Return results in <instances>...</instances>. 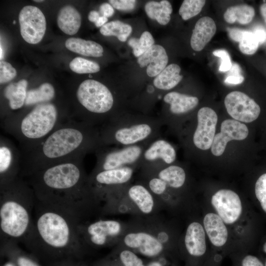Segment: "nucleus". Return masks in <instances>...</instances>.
Listing matches in <instances>:
<instances>
[{
    "label": "nucleus",
    "mask_w": 266,
    "mask_h": 266,
    "mask_svg": "<svg viewBox=\"0 0 266 266\" xmlns=\"http://www.w3.org/2000/svg\"><path fill=\"white\" fill-rule=\"evenodd\" d=\"M21 154L14 143L3 135L0 137V190H2L19 176Z\"/></svg>",
    "instance_id": "nucleus-14"
},
{
    "label": "nucleus",
    "mask_w": 266,
    "mask_h": 266,
    "mask_svg": "<svg viewBox=\"0 0 266 266\" xmlns=\"http://www.w3.org/2000/svg\"><path fill=\"white\" fill-rule=\"evenodd\" d=\"M21 34L25 41L35 44L43 37L46 29L45 17L38 7L24 6L19 14Z\"/></svg>",
    "instance_id": "nucleus-16"
},
{
    "label": "nucleus",
    "mask_w": 266,
    "mask_h": 266,
    "mask_svg": "<svg viewBox=\"0 0 266 266\" xmlns=\"http://www.w3.org/2000/svg\"><path fill=\"white\" fill-rule=\"evenodd\" d=\"M70 115L60 112L51 101L36 104L28 112L11 114L0 120L1 126L19 143L21 152L38 144Z\"/></svg>",
    "instance_id": "nucleus-4"
},
{
    "label": "nucleus",
    "mask_w": 266,
    "mask_h": 266,
    "mask_svg": "<svg viewBox=\"0 0 266 266\" xmlns=\"http://www.w3.org/2000/svg\"><path fill=\"white\" fill-rule=\"evenodd\" d=\"M100 212L102 215L132 213L141 216H152L161 203L141 182L122 187L105 198Z\"/></svg>",
    "instance_id": "nucleus-8"
},
{
    "label": "nucleus",
    "mask_w": 266,
    "mask_h": 266,
    "mask_svg": "<svg viewBox=\"0 0 266 266\" xmlns=\"http://www.w3.org/2000/svg\"><path fill=\"white\" fill-rule=\"evenodd\" d=\"M34 1H36V2H42V1H43V0H34Z\"/></svg>",
    "instance_id": "nucleus-57"
},
{
    "label": "nucleus",
    "mask_w": 266,
    "mask_h": 266,
    "mask_svg": "<svg viewBox=\"0 0 266 266\" xmlns=\"http://www.w3.org/2000/svg\"><path fill=\"white\" fill-rule=\"evenodd\" d=\"M168 58L166 50L160 45L154 44L139 57L137 62L140 67L147 66L150 77L157 76L166 66Z\"/></svg>",
    "instance_id": "nucleus-20"
},
{
    "label": "nucleus",
    "mask_w": 266,
    "mask_h": 266,
    "mask_svg": "<svg viewBox=\"0 0 266 266\" xmlns=\"http://www.w3.org/2000/svg\"><path fill=\"white\" fill-rule=\"evenodd\" d=\"M224 103L228 114L239 122H253L259 118L261 114L259 104L241 92L229 93L225 98Z\"/></svg>",
    "instance_id": "nucleus-15"
},
{
    "label": "nucleus",
    "mask_w": 266,
    "mask_h": 266,
    "mask_svg": "<svg viewBox=\"0 0 266 266\" xmlns=\"http://www.w3.org/2000/svg\"><path fill=\"white\" fill-rule=\"evenodd\" d=\"M144 9L147 15L150 19L156 20L162 25H166L170 20L172 7L168 0L149 1L145 4Z\"/></svg>",
    "instance_id": "nucleus-31"
},
{
    "label": "nucleus",
    "mask_w": 266,
    "mask_h": 266,
    "mask_svg": "<svg viewBox=\"0 0 266 266\" xmlns=\"http://www.w3.org/2000/svg\"><path fill=\"white\" fill-rule=\"evenodd\" d=\"M0 61H1V59L3 58V55H4V53H3V49L1 47V45H0Z\"/></svg>",
    "instance_id": "nucleus-55"
},
{
    "label": "nucleus",
    "mask_w": 266,
    "mask_h": 266,
    "mask_svg": "<svg viewBox=\"0 0 266 266\" xmlns=\"http://www.w3.org/2000/svg\"><path fill=\"white\" fill-rule=\"evenodd\" d=\"M184 245L188 255L192 258H198L204 255L206 251L205 234L200 223L193 222L188 226Z\"/></svg>",
    "instance_id": "nucleus-22"
},
{
    "label": "nucleus",
    "mask_w": 266,
    "mask_h": 266,
    "mask_svg": "<svg viewBox=\"0 0 266 266\" xmlns=\"http://www.w3.org/2000/svg\"><path fill=\"white\" fill-rule=\"evenodd\" d=\"M34 212L32 227L22 241L32 253L53 261L83 259L87 252L78 233V220L36 200Z\"/></svg>",
    "instance_id": "nucleus-3"
},
{
    "label": "nucleus",
    "mask_w": 266,
    "mask_h": 266,
    "mask_svg": "<svg viewBox=\"0 0 266 266\" xmlns=\"http://www.w3.org/2000/svg\"><path fill=\"white\" fill-rule=\"evenodd\" d=\"M17 75V71L12 65L5 61L0 62V83L3 84L11 81Z\"/></svg>",
    "instance_id": "nucleus-40"
},
{
    "label": "nucleus",
    "mask_w": 266,
    "mask_h": 266,
    "mask_svg": "<svg viewBox=\"0 0 266 266\" xmlns=\"http://www.w3.org/2000/svg\"><path fill=\"white\" fill-rule=\"evenodd\" d=\"M108 21V18L100 16L97 21L95 23V25L97 27H101L104 25Z\"/></svg>",
    "instance_id": "nucleus-52"
},
{
    "label": "nucleus",
    "mask_w": 266,
    "mask_h": 266,
    "mask_svg": "<svg viewBox=\"0 0 266 266\" xmlns=\"http://www.w3.org/2000/svg\"><path fill=\"white\" fill-rule=\"evenodd\" d=\"M71 70L79 74L96 73L100 71L99 65L94 61L81 58L76 57L69 63Z\"/></svg>",
    "instance_id": "nucleus-36"
},
{
    "label": "nucleus",
    "mask_w": 266,
    "mask_h": 266,
    "mask_svg": "<svg viewBox=\"0 0 266 266\" xmlns=\"http://www.w3.org/2000/svg\"><path fill=\"white\" fill-rule=\"evenodd\" d=\"M259 41L254 33L245 31L243 38L239 43L240 51L246 55H253L257 51Z\"/></svg>",
    "instance_id": "nucleus-38"
},
{
    "label": "nucleus",
    "mask_w": 266,
    "mask_h": 266,
    "mask_svg": "<svg viewBox=\"0 0 266 266\" xmlns=\"http://www.w3.org/2000/svg\"><path fill=\"white\" fill-rule=\"evenodd\" d=\"M168 261L166 258L152 259L146 263V266H168Z\"/></svg>",
    "instance_id": "nucleus-48"
},
{
    "label": "nucleus",
    "mask_w": 266,
    "mask_h": 266,
    "mask_svg": "<svg viewBox=\"0 0 266 266\" xmlns=\"http://www.w3.org/2000/svg\"><path fill=\"white\" fill-rule=\"evenodd\" d=\"M28 82L21 79L17 82L8 84L3 91V96L8 100L11 110H17L25 105L27 92Z\"/></svg>",
    "instance_id": "nucleus-28"
},
{
    "label": "nucleus",
    "mask_w": 266,
    "mask_h": 266,
    "mask_svg": "<svg viewBox=\"0 0 266 266\" xmlns=\"http://www.w3.org/2000/svg\"><path fill=\"white\" fill-rule=\"evenodd\" d=\"M263 250H264V252L266 253V242H265V243L264 245ZM264 266H266V261H265Z\"/></svg>",
    "instance_id": "nucleus-56"
},
{
    "label": "nucleus",
    "mask_w": 266,
    "mask_h": 266,
    "mask_svg": "<svg viewBox=\"0 0 266 266\" xmlns=\"http://www.w3.org/2000/svg\"><path fill=\"white\" fill-rule=\"evenodd\" d=\"M255 9L247 4H240L229 7L224 14V18L228 23L235 22L242 25L250 23L254 16Z\"/></svg>",
    "instance_id": "nucleus-33"
},
{
    "label": "nucleus",
    "mask_w": 266,
    "mask_h": 266,
    "mask_svg": "<svg viewBox=\"0 0 266 266\" xmlns=\"http://www.w3.org/2000/svg\"><path fill=\"white\" fill-rule=\"evenodd\" d=\"M76 100L83 110L76 120L100 127L115 118L113 93L104 84L94 79H87L77 88Z\"/></svg>",
    "instance_id": "nucleus-7"
},
{
    "label": "nucleus",
    "mask_w": 266,
    "mask_h": 266,
    "mask_svg": "<svg viewBox=\"0 0 266 266\" xmlns=\"http://www.w3.org/2000/svg\"><path fill=\"white\" fill-rule=\"evenodd\" d=\"M128 43L132 48L133 55L138 58L154 45V39L150 33L145 31L139 38H131Z\"/></svg>",
    "instance_id": "nucleus-35"
},
{
    "label": "nucleus",
    "mask_w": 266,
    "mask_h": 266,
    "mask_svg": "<svg viewBox=\"0 0 266 266\" xmlns=\"http://www.w3.org/2000/svg\"><path fill=\"white\" fill-rule=\"evenodd\" d=\"M244 80V77L241 74L229 75L224 82L226 84L237 85L241 84Z\"/></svg>",
    "instance_id": "nucleus-47"
},
{
    "label": "nucleus",
    "mask_w": 266,
    "mask_h": 266,
    "mask_svg": "<svg viewBox=\"0 0 266 266\" xmlns=\"http://www.w3.org/2000/svg\"><path fill=\"white\" fill-rule=\"evenodd\" d=\"M5 259L6 261L5 263H3L1 266H16L12 262L7 259Z\"/></svg>",
    "instance_id": "nucleus-54"
},
{
    "label": "nucleus",
    "mask_w": 266,
    "mask_h": 266,
    "mask_svg": "<svg viewBox=\"0 0 266 266\" xmlns=\"http://www.w3.org/2000/svg\"><path fill=\"white\" fill-rule=\"evenodd\" d=\"M260 11L261 14L266 24V2L263 3L261 5Z\"/></svg>",
    "instance_id": "nucleus-53"
},
{
    "label": "nucleus",
    "mask_w": 266,
    "mask_h": 266,
    "mask_svg": "<svg viewBox=\"0 0 266 266\" xmlns=\"http://www.w3.org/2000/svg\"><path fill=\"white\" fill-rule=\"evenodd\" d=\"M94 264L98 266H146L137 254L120 245Z\"/></svg>",
    "instance_id": "nucleus-23"
},
{
    "label": "nucleus",
    "mask_w": 266,
    "mask_h": 266,
    "mask_svg": "<svg viewBox=\"0 0 266 266\" xmlns=\"http://www.w3.org/2000/svg\"><path fill=\"white\" fill-rule=\"evenodd\" d=\"M167 240L160 225L129 226L118 245L152 260L166 258Z\"/></svg>",
    "instance_id": "nucleus-9"
},
{
    "label": "nucleus",
    "mask_w": 266,
    "mask_h": 266,
    "mask_svg": "<svg viewBox=\"0 0 266 266\" xmlns=\"http://www.w3.org/2000/svg\"><path fill=\"white\" fill-rule=\"evenodd\" d=\"M211 202L218 216L226 224L235 223L241 214V200L238 195L232 190L218 191L212 196Z\"/></svg>",
    "instance_id": "nucleus-17"
},
{
    "label": "nucleus",
    "mask_w": 266,
    "mask_h": 266,
    "mask_svg": "<svg viewBox=\"0 0 266 266\" xmlns=\"http://www.w3.org/2000/svg\"><path fill=\"white\" fill-rule=\"evenodd\" d=\"M203 223L211 243L218 247L224 245L228 239V232L224 222L218 215L207 213L204 217Z\"/></svg>",
    "instance_id": "nucleus-25"
},
{
    "label": "nucleus",
    "mask_w": 266,
    "mask_h": 266,
    "mask_svg": "<svg viewBox=\"0 0 266 266\" xmlns=\"http://www.w3.org/2000/svg\"><path fill=\"white\" fill-rule=\"evenodd\" d=\"M18 242L0 239V256L12 262L16 266H41L37 258L21 248Z\"/></svg>",
    "instance_id": "nucleus-21"
},
{
    "label": "nucleus",
    "mask_w": 266,
    "mask_h": 266,
    "mask_svg": "<svg viewBox=\"0 0 266 266\" xmlns=\"http://www.w3.org/2000/svg\"><path fill=\"white\" fill-rule=\"evenodd\" d=\"M240 264V266H264V264L258 257L251 255L245 256Z\"/></svg>",
    "instance_id": "nucleus-44"
},
{
    "label": "nucleus",
    "mask_w": 266,
    "mask_h": 266,
    "mask_svg": "<svg viewBox=\"0 0 266 266\" xmlns=\"http://www.w3.org/2000/svg\"><path fill=\"white\" fill-rule=\"evenodd\" d=\"M162 124L160 119L121 115L99 127L101 142L109 146L149 144L160 137Z\"/></svg>",
    "instance_id": "nucleus-6"
},
{
    "label": "nucleus",
    "mask_w": 266,
    "mask_h": 266,
    "mask_svg": "<svg viewBox=\"0 0 266 266\" xmlns=\"http://www.w3.org/2000/svg\"><path fill=\"white\" fill-rule=\"evenodd\" d=\"M180 67L172 64L166 66L154 79V86L162 90H168L175 87L182 79Z\"/></svg>",
    "instance_id": "nucleus-30"
},
{
    "label": "nucleus",
    "mask_w": 266,
    "mask_h": 266,
    "mask_svg": "<svg viewBox=\"0 0 266 266\" xmlns=\"http://www.w3.org/2000/svg\"><path fill=\"white\" fill-rule=\"evenodd\" d=\"M163 101L169 105L170 112L175 115L186 114L194 109L198 104L197 97L180 93L171 92L163 98Z\"/></svg>",
    "instance_id": "nucleus-26"
},
{
    "label": "nucleus",
    "mask_w": 266,
    "mask_h": 266,
    "mask_svg": "<svg viewBox=\"0 0 266 266\" xmlns=\"http://www.w3.org/2000/svg\"><path fill=\"white\" fill-rule=\"evenodd\" d=\"M213 54L221 59V64L219 68L220 71L225 72L230 70L232 66L229 53L225 49L214 50Z\"/></svg>",
    "instance_id": "nucleus-41"
},
{
    "label": "nucleus",
    "mask_w": 266,
    "mask_h": 266,
    "mask_svg": "<svg viewBox=\"0 0 266 266\" xmlns=\"http://www.w3.org/2000/svg\"><path fill=\"white\" fill-rule=\"evenodd\" d=\"M176 152L167 141L159 137L144 149L138 164L142 171L158 169L172 165L176 160Z\"/></svg>",
    "instance_id": "nucleus-13"
},
{
    "label": "nucleus",
    "mask_w": 266,
    "mask_h": 266,
    "mask_svg": "<svg viewBox=\"0 0 266 266\" xmlns=\"http://www.w3.org/2000/svg\"><path fill=\"white\" fill-rule=\"evenodd\" d=\"M216 32V25L210 17H203L196 22L191 37L192 48L196 51L202 50L211 40Z\"/></svg>",
    "instance_id": "nucleus-24"
},
{
    "label": "nucleus",
    "mask_w": 266,
    "mask_h": 266,
    "mask_svg": "<svg viewBox=\"0 0 266 266\" xmlns=\"http://www.w3.org/2000/svg\"><path fill=\"white\" fill-rule=\"evenodd\" d=\"M109 3L114 8L123 11H130L133 10L136 4L135 0H110Z\"/></svg>",
    "instance_id": "nucleus-42"
},
{
    "label": "nucleus",
    "mask_w": 266,
    "mask_h": 266,
    "mask_svg": "<svg viewBox=\"0 0 266 266\" xmlns=\"http://www.w3.org/2000/svg\"><path fill=\"white\" fill-rule=\"evenodd\" d=\"M135 169L132 166H126L91 172L89 175L90 185L96 197L101 204L107 196L131 184Z\"/></svg>",
    "instance_id": "nucleus-12"
},
{
    "label": "nucleus",
    "mask_w": 266,
    "mask_h": 266,
    "mask_svg": "<svg viewBox=\"0 0 266 266\" xmlns=\"http://www.w3.org/2000/svg\"><path fill=\"white\" fill-rule=\"evenodd\" d=\"M84 157L63 162L24 178L32 187L36 201L61 210L80 223L100 211L83 164Z\"/></svg>",
    "instance_id": "nucleus-1"
},
{
    "label": "nucleus",
    "mask_w": 266,
    "mask_h": 266,
    "mask_svg": "<svg viewBox=\"0 0 266 266\" xmlns=\"http://www.w3.org/2000/svg\"><path fill=\"white\" fill-rule=\"evenodd\" d=\"M35 203L33 190L20 176L0 190V239L24 240L33 224Z\"/></svg>",
    "instance_id": "nucleus-5"
},
{
    "label": "nucleus",
    "mask_w": 266,
    "mask_h": 266,
    "mask_svg": "<svg viewBox=\"0 0 266 266\" xmlns=\"http://www.w3.org/2000/svg\"><path fill=\"white\" fill-rule=\"evenodd\" d=\"M249 130L244 124L234 120L226 119L221 126V132L215 134L211 146L212 153L220 156L224 153L228 142L241 140L248 136Z\"/></svg>",
    "instance_id": "nucleus-19"
},
{
    "label": "nucleus",
    "mask_w": 266,
    "mask_h": 266,
    "mask_svg": "<svg viewBox=\"0 0 266 266\" xmlns=\"http://www.w3.org/2000/svg\"><path fill=\"white\" fill-rule=\"evenodd\" d=\"M100 16V12L96 10H92L88 14V19L90 21L95 23Z\"/></svg>",
    "instance_id": "nucleus-50"
},
{
    "label": "nucleus",
    "mask_w": 266,
    "mask_h": 266,
    "mask_svg": "<svg viewBox=\"0 0 266 266\" xmlns=\"http://www.w3.org/2000/svg\"><path fill=\"white\" fill-rule=\"evenodd\" d=\"M228 32L229 36L233 40L239 43L243 38L245 30L235 28H229Z\"/></svg>",
    "instance_id": "nucleus-45"
},
{
    "label": "nucleus",
    "mask_w": 266,
    "mask_h": 266,
    "mask_svg": "<svg viewBox=\"0 0 266 266\" xmlns=\"http://www.w3.org/2000/svg\"><path fill=\"white\" fill-rule=\"evenodd\" d=\"M55 90L49 83H44L36 88L27 90L25 106H33L36 104L51 101L55 98Z\"/></svg>",
    "instance_id": "nucleus-32"
},
{
    "label": "nucleus",
    "mask_w": 266,
    "mask_h": 266,
    "mask_svg": "<svg viewBox=\"0 0 266 266\" xmlns=\"http://www.w3.org/2000/svg\"><path fill=\"white\" fill-rule=\"evenodd\" d=\"M218 117L212 108L203 107L197 114V126L194 132L192 141L194 145L200 150L209 149L215 135Z\"/></svg>",
    "instance_id": "nucleus-18"
},
{
    "label": "nucleus",
    "mask_w": 266,
    "mask_h": 266,
    "mask_svg": "<svg viewBox=\"0 0 266 266\" xmlns=\"http://www.w3.org/2000/svg\"><path fill=\"white\" fill-rule=\"evenodd\" d=\"M102 145L99 127L71 118L32 149L21 152L19 176L25 178L51 166L85 157Z\"/></svg>",
    "instance_id": "nucleus-2"
},
{
    "label": "nucleus",
    "mask_w": 266,
    "mask_h": 266,
    "mask_svg": "<svg viewBox=\"0 0 266 266\" xmlns=\"http://www.w3.org/2000/svg\"><path fill=\"white\" fill-rule=\"evenodd\" d=\"M128 226L113 219H100L80 223L78 231L87 252L90 249H100L118 245Z\"/></svg>",
    "instance_id": "nucleus-10"
},
{
    "label": "nucleus",
    "mask_w": 266,
    "mask_h": 266,
    "mask_svg": "<svg viewBox=\"0 0 266 266\" xmlns=\"http://www.w3.org/2000/svg\"><path fill=\"white\" fill-rule=\"evenodd\" d=\"M114 13V8L109 3H103L100 6V13L101 16L108 18L112 16Z\"/></svg>",
    "instance_id": "nucleus-46"
},
{
    "label": "nucleus",
    "mask_w": 266,
    "mask_h": 266,
    "mask_svg": "<svg viewBox=\"0 0 266 266\" xmlns=\"http://www.w3.org/2000/svg\"><path fill=\"white\" fill-rule=\"evenodd\" d=\"M57 24L60 30L68 35L76 33L81 24V17L78 10L71 5H66L59 11Z\"/></svg>",
    "instance_id": "nucleus-27"
},
{
    "label": "nucleus",
    "mask_w": 266,
    "mask_h": 266,
    "mask_svg": "<svg viewBox=\"0 0 266 266\" xmlns=\"http://www.w3.org/2000/svg\"><path fill=\"white\" fill-rule=\"evenodd\" d=\"M241 69L239 66L236 64H232V67L230 69V75H239L241 74Z\"/></svg>",
    "instance_id": "nucleus-51"
},
{
    "label": "nucleus",
    "mask_w": 266,
    "mask_h": 266,
    "mask_svg": "<svg viewBox=\"0 0 266 266\" xmlns=\"http://www.w3.org/2000/svg\"><path fill=\"white\" fill-rule=\"evenodd\" d=\"M205 2L204 0H185L180 7L179 14L184 20H187L199 14Z\"/></svg>",
    "instance_id": "nucleus-37"
},
{
    "label": "nucleus",
    "mask_w": 266,
    "mask_h": 266,
    "mask_svg": "<svg viewBox=\"0 0 266 266\" xmlns=\"http://www.w3.org/2000/svg\"><path fill=\"white\" fill-rule=\"evenodd\" d=\"M260 44H262L266 40V31L262 28H257L253 32Z\"/></svg>",
    "instance_id": "nucleus-49"
},
{
    "label": "nucleus",
    "mask_w": 266,
    "mask_h": 266,
    "mask_svg": "<svg viewBox=\"0 0 266 266\" xmlns=\"http://www.w3.org/2000/svg\"><path fill=\"white\" fill-rule=\"evenodd\" d=\"M100 31L104 36H115L120 41L124 42L132 33V28L128 24L116 20L106 23Z\"/></svg>",
    "instance_id": "nucleus-34"
},
{
    "label": "nucleus",
    "mask_w": 266,
    "mask_h": 266,
    "mask_svg": "<svg viewBox=\"0 0 266 266\" xmlns=\"http://www.w3.org/2000/svg\"><path fill=\"white\" fill-rule=\"evenodd\" d=\"M50 266H88L83 259H65L53 261Z\"/></svg>",
    "instance_id": "nucleus-43"
},
{
    "label": "nucleus",
    "mask_w": 266,
    "mask_h": 266,
    "mask_svg": "<svg viewBox=\"0 0 266 266\" xmlns=\"http://www.w3.org/2000/svg\"><path fill=\"white\" fill-rule=\"evenodd\" d=\"M65 46L69 50L83 56L100 57L103 55L102 46L94 41L71 37L66 41Z\"/></svg>",
    "instance_id": "nucleus-29"
},
{
    "label": "nucleus",
    "mask_w": 266,
    "mask_h": 266,
    "mask_svg": "<svg viewBox=\"0 0 266 266\" xmlns=\"http://www.w3.org/2000/svg\"><path fill=\"white\" fill-rule=\"evenodd\" d=\"M149 144H141L116 149L102 145L95 153L96 164L92 172L107 170L126 166L135 169L142 153Z\"/></svg>",
    "instance_id": "nucleus-11"
},
{
    "label": "nucleus",
    "mask_w": 266,
    "mask_h": 266,
    "mask_svg": "<svg viewBox=\"0 0 266 266\" xmlns=\"http://www.w3.org/2000/svg\"><path fill=\"white\" fill-rule=\"evenodd\" d=\"M255 193L262 208L266 213V172L262 174L255 185Z\"/></svg>",
    "instance_id": "nucleus-39"
},
{
    "label": "nucleus",
    "mask_w": 266,
    "mask_h": 266,
    "mask_svg": "<svg viewBox=\"0 0 266 266\" xmlns=\"http://www.w3.org/2000/svg\"><path fill=\"white\" fill-rule=\"evenodd\" d=\"M94 266V265H93V266Z\"/></svg>",
    "instance_id": "nucleus-58"
}]
</instances>
